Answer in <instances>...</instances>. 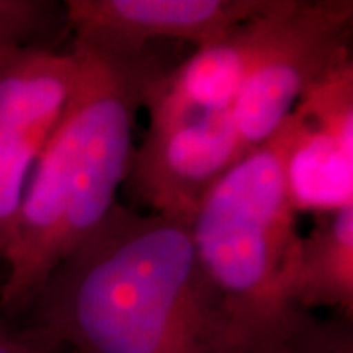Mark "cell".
Listing matches in <instances>:
<instances>
[{
    "mask_svg": "<svg viewBox=\"0 0 353 353\" xmlns=\"http://www.w3.org/2000/svg\"><path fill=\"white\" fill-rule=\"evenodd\" d=\"M289 6L290 0H269L261 12L165 71L145 99L150 124L232 110L253 67L277 36Z\"/></svg>",
    "mask_w": 353,
    "mask_h": 353,
    "instance_id": "ba28073f",
    "label": "cell"
},
{
    "mask_svg": "<svg viewBox=\"0 0 353 353\" xmlns=\"http://www.w3.org/2000/svg\"><path fill=\"white\" fill-rule=\"evenodd\" d=\"M71 353H73V352H71Z\"/></svg>",
    "mask_w": 353,
    "mask_h": 353,
    "instance_id": "9a60e30c",
    "label": "cell"
},
{
    "mask_svg": "<svg viewBox=\"0 0 353 353\" xmlns=\"http://www.w3.org/2000/svg\"><path fill=\"white\" fill-rule=\"evenodd\" d=\"M39 148L0 130V243L20 210Z\"/></svg>",
    "mask_w": 353,
    "mask_h": 353,
    "instance_id": "4fadbf2b",
    "label": "cell"
},
{
    "mask_svg": "<svg viewBox=\"0 0 353 353\" xmlns=\"http://www.w3.org/2000/svg\"><path fill=\"white\" fill-rule=\"evenodd\" d=\"M0 353H71V350L26 320L12 322L0 316Z\"/></svg>",
    "mask_w": 353,
    "mask_h": 353,
    "instance_id": "5bb4252c",
    "label": "cell"
},
{
    "mask_svg": "<svg viewBox=\"0 0 353 353\" xmlns=\"http://www.w3.org/2000/svg\"><path fill=\"white\" fill-rule=\"evenodd\" d=\"M245 155L232 110L150 124L126 181L136 199L190 226L206 192Z\"/></svg>",
    "mask_w": 353,
    "mask_h": 353,
    "instance_id": "5b68a950",
    "label": "cell"
},
{
    "mask_svg": "<svg viewBox=\"0 0 353 353\" xmlns=\"http://www.w3.org/2000/svg\"><path fill=\"white\" fill-rule=\"evenodd\" d=\"M65 6L53 0H0V51L41 46L59 24Z\"/></svg>",
    "mask_w": 353,
    "mask_h": 353,
    "instance_id": "7c38bea8",
    "label": "cell"
},
{
    "mask_svg": "<svg viewBox=\"0 0 353 353\" xmlns=\"http://www.w3.org/2000/svg\"><path fill=\"white\" fill-rule=\"evenodd\" d=\"M81 59L75 92L41 145L0 257L8 275L0 316L22 322L51 271L118 204L134 155V126L163 75L153 50L112 53L73 41Z\"/></svg>",
    "mask_w": 353,
    "mask_h": 353,
    "instance_id": "7a4b0ae2",
    "label": "cell"
},
{
    "mask_svg": "<svg viewBox=\"0 0 353 353\" xmlns=\"http://www.w3.org/2000/svg\"><path fill=\"white\" fill-rule=\"evenodd\" d=\"M24 320L73 353H250L189 228L120 202L51 271Z\"/></svg>",
    "mask_w": 353,
    "mask_h": 353,
    "instance_id": "6da1fadb",
    "label": "cell"
},
{
    "mask_svg": "<svg viewBox=\"0 0 353 353\" xmlns=\"http://www.w3.org/2000/svg\"><path fill=\"white\" fill-rule=\"evenodd\" d=\"M294 139L287 161L292 208L322 214L353 204V59L308 88L292 108Z\"/></svg>",
    "mask_w": 353,
    "mask_h": 353,
    "instance_id": "8992f818",
    "label": "cell"
},
{
    "mask_svg": "<svg viewBox=\"0 0 353 353\" xmlns=\"http://www.w3.org/2000/svg\"><path fill=\"white\" fill-rule=\"evenodd\" d=\"M250 353H353L352 320L290 306L253 336Z\"/></svg>",
    "mask_w": 353,
    "mask_h": 353,
    "instance_id": "8fae6325",
    "label": "cell"
},
{
    "mask_svg": "<svg viewBox=\"0 0 353 353\" xmlns=\"http://www.w3.org/2000/svg\"><path fill=\"white\" fill-rule=\"evenodd\" d=\"M294 139L289 118L263 145L245 153L196 208L189 232L210 285L245 334L289 310V285L301 234L287 187Z\"/></svg>",
    "mask_w": 353,
    "mask_h": 353,
    "instance_id": "3957f363",
    "label": "cell"
},
{
    "mask_svg": "<svg viewBox=\"0 0 353 353\" xmlns=\"http://www.w3.org/2000/svg\"><path fill=\"white\" fill-rule=\"evenodd\" d=\"M352 0H290L289 12L232 106L241 148L273 138L304 92L352 57Z\"/></svg>",
    "mask_w": 353,
    "mask_h": 353,
    "instance_id": "277c9868",
    "label": "cell"
},
{
    "mask_svg": "<svg viewBox=\"0 0 353 353\" xmlns=\"http://www.w3.org/2000/svg\"><path fill=\"white\" fill-rule=\"evenodd\" d=\"M285 301L299 310L330 308L353 320V204L314 214L299 241Z\"/></svg>",
    "mask_w": 353,
    "mask_h": 353,
    "instance_id": "30bf717a",
    "label": "cell"
},
{
    "mask_svg": "<svg viewBox=\"0 0 353 353\" xmlns=\"http://www.w3.org/2000/svg\"><path fill=\"white\" fill-rule=\"evenodd\" d=\"M79 75L75 51L46 46L0 51V130L41 150L63 118Z\"/></svg>",
    "mask_w": 353,
    "mask_h": 353,
    "instance_id": "9c48e42d",
    "label": "cell"
},
{
    "mask_svg": "<svg viewBox=\"0 0 353 353\" xmlns=\"http://www.w3.org/2000/svg\"><path fill=\"white\" fill-rule=\"evenodd\" d=\"M269 0H67L65 20L75 43L139 53L155 39L204 48L259 14Z\"/></svg>",
    "mask_w": 353,
    "mask_h": 353,
    "instance_id": "52a82bcc",
    "label": "cell"
}]
</instances>
